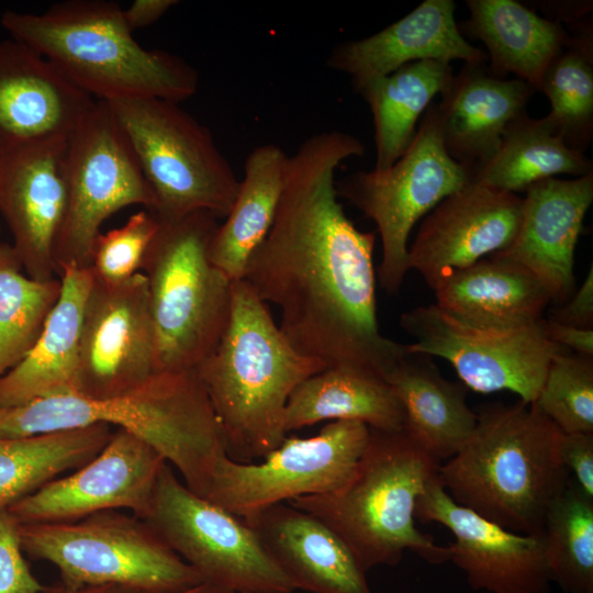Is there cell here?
<instances>
[{
    "label": "cell",
    "instance_id": "ba28073f",
    "mask_svg": "<svg viewBox=\"0 0 593 593\" xmlns=\"http://www.w3.org/2000/svg\"><path fill=\"white\" fill-rule=\"evenodd\" d=\"M148 183L160 222L197 212L225 217L239 180L209 128L178 103L156 98L104 101Z\"/></svg>",
    "mask_w": 593,
    "mask_h": 593
},
{
    "label": "cell",
    "instance_id": "7402d4cb",
    "mask_svg": "<svg viewBox=\"0 0 593 593\" xmlns=\"http://www.w3.org/2000/svg\"><path fill=\"white\" fill-rule=\"evenodd\" d=\"M452 0H425L383 30L336 45L327 66L348 75L357 91L365 83L421 60L485 64V52L471 45L455 19Z\"/></svg>",
    "mask_w": 593,
    "mask_h": 593
},
{
    "label": "cell",
    "instance_id": "44dd1931",
    "mask_svg": "<svg viewBox=\"0 0 593 593\" xmlns=\"http://www.w3.org/2000/svg\"><path fill=\"white\" fill-rule=\"evenodd\" d=\"M94 102L26 45L0 43V153L69 138Z\"/></svg>",
    "mask_w": 593,
    "mask_h": 593
},
{
    "label": "cell",
    "instance_id": "ee69618b",
    "mask_svg": "<svg viewBox=\"0 0 593 593\" xmlns=\"http://www.w3.org/2000/svg\"><path fill=\"white\" fill-rule=\"evenodd\" d=\"M179 3L176 0H134L123 9L124 20L132 32L157 22L170 8Z\"/></svg>",
    "mask_w": 593,
    "mask_h": 593
},
{
    "label": "cell",
    "instance_id": "7bdbcfd3",
    "mask_svg": "<svg viewBox=\"0 0 593 593\" xmlns=\"http://www.w3.org/2000/svg\"><path fill=\"white\" fill-rule=\"evenodd\" d=\"M544 327L548 338L564 349L574 354L593 357V329L579 328L544 320Z\"/></svg>",
    "mask_w": 593,
    "mask_h": 593
},
{
    "label": "cell",
    "instance_id": "f1b7e54d",
    "mask_svg": "<svg viewBox=\"0 0 593 593\" xmlns=\"http://www.w3.org/2000/svg\"><path fill=\"white\" fill-rule=\"evenodd\" d=\"M322 421H357L370 429L398 432L403 409L380 376L355 368L335 367L309 377L290 394L284 429H300Z\"/></svg>",
    "mask_w": 593,
    "mask_h": 593
},
{
    "label": "cell",
    "instance_id": "8d00e7d4",
    "mask_svg": "<svg viewBox=\"0 0 593 593\" xmlns=\"http://www.w3.org/2000/svg\"><path fill=\"white\" fill-rule=\"evenodd\" d=\"M532 404L563 434H592L593 357L557 354Z\"/></svg>",
    "mask_w": 593,
    "mask_h": 593
},
{
    "label": "cell",
    "instance_id": "7a4b0ae2",
    "mask_svg": "<svg viewBox=\"0 0 593 593\" xmlns=\"http://www.w3.org/2000/svg\"><path fill=\"white\" fill-rule=\"evenodd\" d=\"M98 424L121 428L156 449L204 497L226 454L217 417L195 372L157 371L112 396L68 393L0 409V437H29Z\"/></svg>",
    "mask_w": 593,
    "mask_h": 593
},
{
    "label": "cell",
    "instance_id": "f546056e",
    "mask_svg": "<svg viewBox=\"0 0 593 593\" xmlns=\"http://www.w3.org/2000/svg\"><path fill=\"white\" fill-rule=\"evenodd\" d=\"M288 159L280 146L268 143L255 147L245 160L234 203L209 246L212 264L232 280L244 278L250 257L272 226Z\"/></svg>",
    "mask_w": 593,
    "mask_h": 593
},
{
    "label": "cell",
    "instance_id": "277c9868",
    "mask_svg": "<svg viewBox=\"0 0 593 593\" xmlns=\"http://www.w3.org/2000/svg\"><path fill=\"white\" fill-rule=\"evenodd\" d=\"M0 23L11 38L99 101L156 98L179 103L197 92V70L181 57L142 46L115 2L69 0L42 13L7 10Z\"/></svg>",
    "mask_w": 593,
    "mask_h": 593
},
{
    "label": "cell",
    "instance_id": "603a6c76",
    "mask_svg": "<svg viewBox=\"0 0 593 593\" xmlns=\"http://www.w3.org/2000/svg\"><path fill=\"white\" fill-rule=\"evenodd\" d=\"M536 90L527 82L505 79L485 64H465L441 91L437 122L448 155L471 172L496 152L506 127L527 113Z\"/></svg>",
    "mask_w": 593,
    "mask_h": 593
},
{
    "label": "cell",
    "instance_id": "ac0fdd59",
    "mask_svg": "<svg viewBox=\"0 0 593 593\" xmlns=\"http://www.w3.org/2000/svg\"><path fill=\"white\" fill-rule=\"evenodd\" d=\"M415 518L438 523L455 540L447 546L473 590L490 593H547L551 582L540 535L507 530L456 503L438 475L419 496Z\"/></svg>",
    "mask_w": 593,
    "mask_h": 593
},
{
    "label": "cell",
    "instance_id": "d590c367",
    "mask_svg": "<svg viewBox=\"0 0 593 593\" xmlns=\"http://www.w3.org/2000/svg\"><path fill=\"white\" fill-rule=\"evenodd\" d=\"M60 292V278H30L11 245L0 244V378L40 336Z\"/></svg>",
    "mask_w": 593,
    "mask_h": 593
},
{
    "label": "cell",
    "instance_id": "e575fe53",
    "mask_svg": "<svg viewBox=\"0 0 593 593\" xmlns=\"http://www.w3.org/2000/svg\"><path fill=\"white\" fill-rule=\"evenodd\" d=\"M551 581L566 593H593V497L570 479L540 534Z\"/></svg>",
    "mask_w": 593,
    "mask_h": 593
},
{
    "label": "cell",
    "instance_id": "4dcf8cb0",
    "mask_svg": "<svg viewBox=\"0 0 593 593\" xmlns=\"http://www.w3.org/2000/svg\"><path fill=\"white\" fill-rule=\"evenodd\" d=\"M452 75L450 63L421 60L357 90L372 113L377 154L373 169H387L403 155L415 135L419 116Z\"/></svg>",
    "mask_w": 593,
    "mask_h": 593
},
{
    "label": "cell",
    "instance_id": "ab89813d",
    "mask_svg": "<svg viewBox=\"0 0 593 593\" xmlns=\"http://www.w3.org/2000/svg\"><path fill=\"white\" fill-rule=\"evenodd\" d=\"M560 458L571 479L593 497V433H562Z\"/></svg>",
    "mask_w": 593,
    "mask_h": 593
},
{
    "label": "cell",
    "instance_id": "6da1fadb",
    "mask_svg": "<svg viewBox=\"0 0 593 593\" xmlns=\"http://www.w3.org/2000/svg\"><path fill=\"white\" fill-rule=\"evenodd\" d=\"M351 134L325 131L289 155L272 226L250 257L243 280L281 311L279 328L300 354L326 368L345 367L384 380L407 354L380 332L373 249L338 201L335 174L362 156Z\"/></svg>",
    "mask_w": 593,
    "mask_h": 593
},
{
    "label": "cell",
    "instance_id": "d6a6232c",
    "mask_svg": "<svg viewBox=\"0 0 593 593\" xmlns=\"http://www.w3.org/2000/svg\"><path fill=\"white\" fill-rule=\"evenodd\" d=\"M112 433L111 426L98 424L29 437H0V508L87 463Z\"/></svg>",
    "mask_w": 593,
    "mask_h": 593
},
{
    "label": "cell",
    "instance_id": "4fadbf2b",
    "mask_svg": "<svg viewBox=\"0 0 593 593\" xmlns=\"http://www.w3.org/2000/svg\"><path fill=\"white\" fill-rule=\"evenodd\" d=\"M67 208L55 248L59 273L89 269L101 225L115 212L155 199L109 105L96 101L68 138Z\"/></svg>",
    "mask_w": 593,
    "mask_h": 593
},
{
    "label": "cell",
    "instance_id": "484cf974",
    "mask_svg": "<svg viewBox=\"0 0 593 593\" xmlns=\"http://www.w3.org/2000/svg\"><path fill=\"white\" fill-rule=\"evenodd\" d=\"M434 291L435 305L441 312L481 329H515L536 324L551 302L533 272L495 254L455 272Z\"/></svg>",
    "mask_w": 593,
    "mask_h": 593
},
{
    "label": "cell",
    "instance_id": "74e56055",
    "mask_svg": "<svg viewBox=\"0 0 593 593\" xmlns=\"http://www.w3.org/2000/svg\"><path fill=\"white\" fill-rule=\"evenodd\" d=\"M159 224L153 212L141 210L122 226L100 233L94 242L89 268L93 280L116 283L141 272Z\"/></svg>",
    "mask_w": 593,
    "mask_h": 593
},
{
    "label": "cell",
    "instance_id": "60d3db41",
    "mask_svg": "<svg viewBox=\"0 0 593 593\" xmlns=\"http://www.w3.org/2000/svg\"><path fill=\"white\" fill-rule=\"evenodd\" d=\"M550 320L579 328L593 329L592 266L581 287L552 311Z\"/></svg>",
    "mask_w": 593,
    "mask_h": 593
},
{
    "label": "cell",
    "instance_id": "1f68e13d",
    "mask_svg": "<svg viewBox=\"0 0 593 593\" xmlns=\"http://www.w3.org/2000/svg\"><path fill=\"white\" fill-rule=\"evenodd\" d=\"M590 172V158L570 148L545 118L525 113L506 127L496 152L472 172L471 181L516 193L558 175Z\"/></svg>",
    "mask_w": 593,
    "mask_h": 593
},
{
    "label": "cell",
    "instance_id": "e0dca14e",
    "mask_svg": "<svg viewBox=\"0 0 593 593\" xmlns=\"http://www.w3.org/2000/svg\"><path fill=\"white\" fill-rule=\"evenodd\" d=\"M68 138H52L0 153V213L11 245L32 279L59 278L55 248L67 208Z\"/></svg>",
    "mask_w": 593,
    "mask_h": 593
},
{
    "label": "cell",
    "instance_id": "8fae6325",
    "mask_svg": "<svg viewBox=\"0 0 593 593\" xmlns=\"http://www.w3.org/2000/svg\"><path fill=\"white\" fill-rule=\"evenodd\" d=\"M205 582L235 593H292L290 579L240 517L191 491L167 463L145 519Z\"/></svg>",
    "mask_w": 593,
    "mask_h": 593
},
{
    "label": "cell",
    "instance_id": "9a60e30c",
    "mask_svg": "<svg viewBox=\"0 0 593 593\" xmlns=\"http://www.w3.org/2000/svg\"><path fill=\"white\" fill-rule=\"evenodd\" d=\"M167 463L150 445L115 428L91 460L45 483L8 510L19 523L68 522L110 510H128L145 519Z\"/></svg>",
    "mask_w": 593,
    "mask_h": 593
},
{
    "label": "cell",
    "instance_id": "4316f807",
    "mask_svg": "<svg viewBox=\"0 0 593 593\" xmlns=\"http://www.w3.org/2000/svg\"><path fill=\"white\" fill-rule=\"evenodd\" d=\"M385 381L403 409V429L436 461L451 458L474 430L468 388L447 380L430 356L407 351Z\"/></svg>",
    "mask_w": 593,
    "mask_h": 593
},
{
    "label": "cell",
    "instance_id": "5bb4252c",
    "mask_svg": "<svg viewBox=\"0 0 593 593\" xmlns=\"http://www.w3.org/2000/svg\"><path fill=\"white\" fill-rule=\"evenodd\" d=\"M544 320L515 329H481L430 304L404 312L400 324L415 339L406 345L409 353L446 359L468 389L484 394L506 390L532 404L551 359L567 350L548 338Z\"/></svg>",
    "mask_w": 593,
    "mask_h": 593
},
{
    "label": "cell",
    "instance_id": "d4e9b609",
    "mask_svg": "<svg viewBox=\"0 0 593 593\" xmlns=\"http://www.w3.org/2000/svg\"><path fill=\"white\" fill-rule=\"evenodd\" d=\"M59 296L23 359L0 378V409L78 393L82 317L93 281L90 269L65 268Z\"/></svg>",
    "mask_w": 593,
    "mask_h": 593
},
{
    "label": "cell",
    "instance_id": "836d02e7",
    "mask_svg": "<svg viewBox=\"0 0 593 593\" xmlns=\"http://www.w3.org/2000/svg\"><path fill=\"white\" fill-rule=\"evenodd\" d=\"M592 29L571 36L547 67L539 91L550 102L544 116L572 149L584 154L593 136Z\"/></svg>",
    "mask_w": 593,
    "mask_h": 593
},
{
    "label": "cell",
    "instance_id": "ffe728a7",
    "mask_svg": "<svg viewBox=\"0 0 593 593\" xmlns=\"http://www.w3.org/2000/svg\"><path fill=\"white\" fill-rule=\"evenodd\" d=\"M525 192L516 235L495 255L533 272L551 301L560 305L574 292V251L593 202V172L573 179H544Z\"/></svg>",
    "mask_w": 593,
    "mask_h": 593
},
{
    "label": "cell",
    "instance_id": "7c38bea8",
    "mask_svg": "<svg viewBox=\"0 0 593 593\" xmlns=\"http://www.w3.org/2000/svg\"><path fill=\"white\" fill-rule=\"evenodd\" d=\"M370 437L357 421H335L317 435L286 436L259 462L221 456L214 463L204 499L247 519L292 500L328 494L351 478Z\"/></svg>",
    "mask_w": 593,
    "mask_h": 593
},
{
    "label": "cell",
    "instance_id": "b9f144b4",
    "mask_svg": "<svg viewBox=\"0 0 593 593\" xmlns=\"http://www.w3.org/2000/svg\"><path fill=\"white\" fill-rule=\"evenodd\" d=\"M38 593H235L228 589L214 585L208 582L199 585L178 590V591H161L136 585L126 584H98L83 586H68L60 581L52 585H45Z\"/></svg>",
    "mask_w": 593,
    "mask_h": 593
},
{
    "label": "cell",
    "instance_id": "83f0119b",
    "mask_svg": "<svg viewBox=\"0 0 593 593\" xmlns=\"http://www.w3.org/2000/svg\"><path fill=\"white\" fill-rule=\"evenodd\" d=\"M467 30L486 47L491 72L513 74L539 91L544 74L571 36L560 23L514 0H467Z\"/></svg>",
    "mask_w": 593,
    "mask_h": 593
},
{
    "label": "cell",
    "instance_id": "2e32d148",
    "mask_svg": "<svg viewBox=\"0 0 593 593\" xmlns=\"http://www.w3.org/2000/svg\"><path fill=\"white\" fill-rule=\"evenodd\" d=\"M155 372L156 337L145 275L116 283L93 280L82 317L78 393L112 396Z\"/></svg>",
    "mask_w": 593,
    "mask_h": 593
},
{
    "label": "cell",
    "instance_id": "52a82bcc",
    "mask_svg": "<svg viewBox=\"0 0 593 593\" xmlns=\"http://www.w3.org/2000/svg\"><path fill=\"white\" fill-rule=\"evenodd\" d=\"M217 226L209 212L160 222L147 250L142 270L156 337V371L195 370L228 324L234 280L209 257Z\"/></svg>",
    "mask_w": 593,
    "mask_h": 593
},
{
    "label": "cell",
    "instance_id": "5b68a950",
    "mask_svg": "<svg viewBox=\"0 0 593 593\" xmlns=\"http://www.w3.org/2000/svg\"><path fill=\"white\" fill-rule=\"evenodd\" d=\"M469 439L438 479L458 504L499 526L540 535L571 477L560 458L562 432L533 404L493 403L477 413Z\"/></svg>",
    "mask_w": 593,
    "mask_h": 593
},
{
    "label": "cell",
    "instance_id": "f35d334b",
    "mask_svg": "<svg viewBox=\"0 0 593 593\" xmlns=\"http://www.w3.org/2000/svg\"><path fill=\"white\" fill-rule=\"evenodd\" d=\"M44 586L24 560L19 521L0 508V593H38Z\"/></svg>",
    "mask_w": 593,
    "mask_h": 593
},
{
    "label": "cell",
    "instance_id": "8992f818",
    "mask_svg": "<svg viewBox=\"0 0 593 593\" xmlns=\"http://www.w3.org/2000/svg\"><path fill=\"white\" fill-rule=\"evenodd\" d=\"M439 465L403 428L370 429L366 449L344 486L288 503L328 525L366 571L398 564L406 550L439 564L449 561L448 548L415 526L417 500L437 477Z\"/></svg>",
    "mask_w": 593,
    "mask_h": 593
},
{
    "label": "cell",
    "instance_id": "d6986e66",
    "mask_svg": "<svg viewBox=\"0 0 593 593\" xmlns=\"http://www.w3.org/2000/svg\"><path fill=\"white\" fill-rule=\"evenodd\" d=\"M523 198L474 181L445 198L423 220L409 248V266L435 290L457 271L506 249Z\"/></svg>",
    "mask_w": 593,
    "mask_h": 593
},
{
    "label": "cell",
    "instance_id": "3957f363",
    "mask_svg": "<svg viewBox=\"0 0 593 593\" xmlns=\"http://www.w3.org/2000/svg\"><path fill=\"white\" fill-rule=\"evenodd\" d=\"M325 368L298 353L251 288L243 279L234 280L225 332L195 369L228 457L254 462L277 448L287 436L290 394Z\"/></svg>",
    "mask_w": 593,
    "mask_h": 593
},
{
    "label": "cell",
    "instance_id": "cb8c5ba5",
    "mask_svg": "<svg viewBox=\"0 0 593 593\" xmlns=\"http://www.w3.org/2000/svg\"><path fill=\"white\" fill-rule=\"evenodd\" d=\"M244 521L257 533L295 590L372 593L367 571L355 553L313 514L279 503Z\"/></svg>",
    "mask_w": 593,
    "mask_h": 593
},
{
    "label": "cell",
    "instance_id": "30bf717a",
    "mask_svg": "<svg viewBox=\"0 0 593 593\" xmlns=\"http://www.w3.org/2000/svg\"><path fill=\"white\" fill-rule=\"evenodd\" d=\"M470 181V170L444 147L433 103L411 144L392 166L355 171L336 182L338 198L377 225L382 246L378 278L389 294L399 293L410 269L407 242L414 225Z\"/></svg>",
    "mask_w": 593,
    "mask_h": 593
},
{
    "label": "cell",
    "instance_id": "9c48e42d",
    "mask_svg": "<svg viewBox=\"0 0 593 593\" xmlns=\"http://www.w3.org/2000/svg\"><path fill=\"white\" fill-rule=\"evenodd\" d=\"M20 538L23 551L55 566L68 586L126 584L178 591L205 582L132 513L110 510L68 522L20 523Z\"/></svg>",
    "mask_w": 593,
    "mask_h": 593
}]
</instances>
